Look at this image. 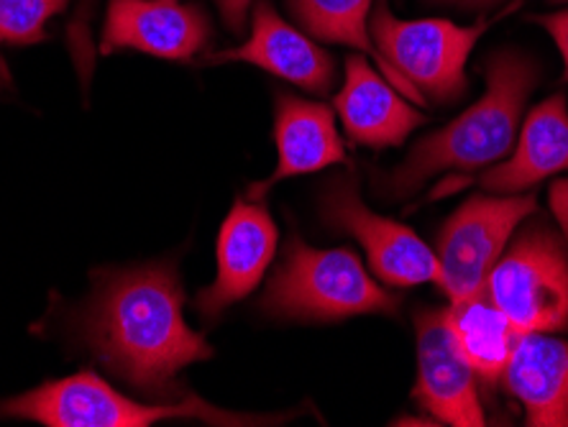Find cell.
I'll list each match as a JSON object with an SVG mask.
<instances>
[{"label":"cell","instance_id":"cell-9","mask_svg":"<svg viewBox=\"0 0 568 427\" xmlns=\"http://www.w3.org/2000/svg\"><path fill=\"white\" fill-rule=\"evenodd\" d=\"M417 382L413 397L436 425H487L479 379L454 336L446 309H423L415 317Z\"/></svg>","mask_w":568,"mask_h":427},{"label":"cell","instance_id":"cell-17","mask_svg":"<svg viewBox=\"0 0 568 427\" xmlns=\"http://www.w3.org/2000/svg\"><path fill=\"white\" fill-rule=\"evenodd\" d=\"M446 313L458 346L474 366L481 392L484 395H495V389L503 384L515 343L523 333L509 323L503 309L491 303L487 289L458 299V303H450Z\"/></svg>","mask_w":568,"mask_h":427},{"label":"cell","instance_id":"cell-16","mask_svg":"<svg viewBox=\"0 0 568 427\" xmlns=\"http://www.w3.org/2000/svg\"><path fill=\"white\" fill-rule=\"evenodd\" d=\"M561 172H568V103L554 95L525 115L509 159L484 172L479 184L495 195H517Z\"/></svg>","mask_w":568,"mask_h":427},{"label":"cell","instance_id":"cell-18","mask_svg":"<svg viewBox=\"0 0 568 427\" xmlns=\"http://www.w3.org/2000/svg\"><path fill=\"white\" fill-rule=\"evenodd\" d=\"M287 6L295 21L307 31V37L328 41V44H344L356 49L358 54L372 57L387 82H392L403 95L397 78L392 74L389 64L384 62L372 33L366 31L372 0H287Z\"/></svg>","mask_w":568,"mask_h":427},{"label":"cell","instance_id":"cell-11","mask_svg":"<svg viewBox=\"0 0 568 427\" xmlns=\"http://www.w3.org/2000/svg\"><path fill=\"white\" fill-rule=\"evenodd\" d=\"M277 225L264 205L236 200L219 233V274L197 295V313L215 321L252 292L277 251Z\"/></svg>","mask_w":568,"mask_h":427},{"label":"cell","instance_id":"cell-15","mask_svg":"<svg viewBox=\"0 0 568 427\" xmlns=\"http://www.w3.org/2000/svg\"><path fill=\"white\" fill-rule=\"evenodd\" d=\"M274 141H277V170L270 180L252 184L246 197L262 200L282 180L346 162V149L336 131L331 108L295 98L290 92L277 95Z\"/></svg>","mask_w":568,"mask_h":427},{"label":"cell","instance_id":"cell-22","mask_svg":"<svg viewBox=\"0 0 568 427\" xmlns=\"http://www.w3.org/2000/svg\"><path fill=\"white\" fill-rule=\"evenodd\" d=\"M436 3H454V6H464V8H491L499 0H436Z\"/></svg>","mask_w":568,"mask_h":427},{"label":"cell","instance_id":"cell-10","mask_svg":"<svg viewBox=\"0 0 568 427\" xmlns=\"http://www.w3.org/2000/svg\"><path fill=\"white\" fill-rule=\"evenodd\" d=\"M211 41V21L203 8L180 0H111L103 31V54L115 49L190 62Z\"/></svg>","mask_w":568,"mask_h":427},{"label":"cell","instance_id":"cell-3","mask_svg":"<svg viewBox=\"0 0 568 427\" xmlns=\"http://www.w3.org/2000/svg\"><path fill=\"white\" fill-rule=\"evenodd\" d=\"M399 297L366 274L351 248H313L290 238L262 309L274 321L336 323L354 315H395Z\"/></svg>","mask_w":568,"mask_h":427},{"label":"cell","instance_id":"cell-4","mask_svg":"<svg viewBox=\"0 0 568 427\" xmlns=\"http://www.w3.org/2000/svg\"><path fill=\"white\" fill-rule=\"evenodd\" d=\"M0 415L49 427H149L178 417H195L211 425H266L262 417L223 413L203 399L172 401V405L136 401L123 397L93 372L41 384L27 395L3 401Z\"/></svg>","mask_w":568,"mask_h":427},{"label":"cell","instance_id":"cell-21","mask_svg":"<svg viewBox=\"0 0 568 427\" xmlns=\"http://www.w3.org/2000/svg\"><path fill=\"white\" fill-rule=\"evenodd\" d=\"M252 3H254V0H219V8H221L225 27H229L231 31L244 29L248 8H252Z\"/></svg>","mask_w":568,"mask_h":427},{"label":"cell","instance_id":"cell-7","mask_svg":"<svg viewBox=\"0 0 568 427\" xmlns=\"http://www.w3.org/2000/svg\"><path fill=\"white\" fill-rule=\"evenodd\" d=\"M538 211L532 195H474L438 233V287L450 303L487 289L489 274L515 231Z\"/></svg>","mask_w":568,"mask_h":427},{"label":"cell","instance_id":"cell-1","mask_svg":"<svg viewBox=\"0 0 568 427\" xmlns=\"http://www.w3.org/2000/svg\"><path fill=\"white\" fill-rule=\"evenodd\" d=\"M182 305L185 292L172 264L115 272L98 284L82 313V338L133 389L159 399L178 395L182 368L213 356Z\"/></svg>","mask_w":568,"mask_h":427},{"label":"cell","instance_id":"cell-2","mask_svg":"<svg viewBox=\"0 0 568 427\" xmlns=\"http://www.w3.org/2000/svg\"><path fill=\"white\" fill-rule=\"evenodd\" d=\"M484 80L487 90L469 111L417 141L397 170L377 180L384 197H413L440 172H474L513 152L525 103L538 85V67L523 52L499 49L487 60Z\"/></svg>","mask_w":568,"mask_h":427},{"label":"cell","instance_id":"cell-20","mask_svg":"<svg viewBox=\"0 0 568 427\" xmlns=\"http://www.w3.org/2000/svg\"><path fill=\"white\" fill-rule=\"evenodd\" d=\"M536 23H540V27L550 33V39L556 41L558 52H561V57H564V72L568 80V8L558 13L536 16Z\"/></svg>","mask_w":568,"mask_h":427},{"label":"cell","instance_id":"cell-5","mask_svg":"<svg viewBox=\"0 0 568 427\" xmlns=\"http://www.w3.org/2000/svg\"><path fill=\"white\" fill-rule=\"evenodd\" d=\"M489 21L456 27L446 19L403 21L379 0L372 13V39L389 64L403 95L415 105L454 103L469 88L466 62Z\"/></svg>","mask_w":568,"mask_h":427},{"label":"cell","instance_id":"cell-13","mask_svg":"<svg viewBox=\"0 0 568 427\" xmlns=\"http://www.w3.org/2000/svg\"><path fill=\"white\" fill-rule=\"evenodd\" d=\"M336 111L348 136L356 144L374 149L399 146L425 123L415 103L399 95L397 88L362 54H351L346 60V80L336 95Z\"/></svg>","mask_w":568,"mask_h":427},{"label":"cell","instance_id":"cell-6","mask_svg":"<svg viewBox=\"0 0 568 427\" xmlns=\"http://www.w3.org/2000/svg\"><path fill=\"white\" fill-rule=\"evenodd\" d=\"M561 231L532 221L515 231L489 274L487 292L520 333L568 331V244Z\"/></svg>","mask_w":568,"mask_h":427},{"label":"cell","instance_id":"cell-14","mask_svg":"<svg viewBox=\"0 0 568 427\" xmlns=\"http://www.w3.org/2000/svg\"><path fill=\"white\" fill-rule=\"evenodd\" d=\"M499 387L520 401L530 427H568V338L523 333Z\"/></svg>","mask_w":568,"mask_h":427},{"label":"cell","instance_id":"cell-12","mask_svg":"<svg viewBox=\"0 0 568 427\" xmlns=\"http://www.w3.org/2000/svg\"><path fill=\"white\" fill-rule=\"evenodd\" d=\"M223 62H246L262 67L264 72L303 88L313 95H328L336 82V62L333 57L315 44L307 33L290 27L282 16L274 11L270 0H258L254 6L252 33L244 44L225 49L207 57L205 64Z\"/></svg>","mask_w":568,"mask_h":427},{"label":"cell","instance_id":"cell-8","mask_svg":"<svg viewBox=\"0 0 568 427\" xmlns=\"http://www.w3.org/2000/svg\"><path fill=\"white\" fill-rule=\"evenodd\" d=\"M323 221L341 233L354 236L364 246L374 274L389 287L438 284V256L405 223L389 221L364 205L354 180L328 182L321 197Z\"/></svg>","mask_w":568,"mask_h":427},{"label":"cell","instance_id":"cell-23","mask_svg":"<svg viewBox=\"0 0 568 427\" xmlns=\"http://www.w3.org/2000/svg\"><path fill=\"white\" fill-rule=\"evenodd\" d=\"M556 3H564V0H556Z\"/></svg>","mask_w":568,"mask_h":427},{"label":"cell","instance_id":"cell-19","mask_svg":"<svg viewBox=\"0 0 568 427\" xmlns=\"http://www.w3.org/2000/svg\"><path fill=\"white\" fill-rule=\"evenodd\" d=\"M70 0H0V47L37 44L47 21L64 11Z\"/></svg>","mask_w":568,"mask_h":427}]
</instances>
